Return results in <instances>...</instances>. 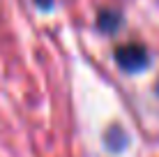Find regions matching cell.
<instances>
[{"label":"cell","mask_w":159,"mask_h":157,"mask_svg":"<svg viewBox=\"0 0 159 157\" xmlns=\"http://www.w3.org/2000/svg\"><path fill=\"white\" fill-rule=\"evenodd\" d=\"M116 62L125 72H141L148 67V48L141 44H122L116 48Z\"/></svg>","instance_id":"obj_1"},{"label":"cell","mask_w":159,"mask_h":157,"mask_svg":"<svg viewBox=\"0 0 159 157\" xmlns=\"http://www.w3.org/2000/svg\"><path fill=\"white\" fill-rule=\"evenodd\" d=\"M97 23H99V28L104 32H116L120 28V23H122V14L116 12V9H104L97 16Z\"/></svg>","instance_id":"obj_2"},{"label":"cell","mask_w":159,"mask_h":157,"mask_svg":"<svg viewBox=\"0 0 159 157\" xmlns=\"http://www.w3.org/2000/svg\"><path fill=\"white\" fill-rule=\"evenodd\" d=\"M35 2L39 5L42 9H48V7H51V5H53V0H35Z\"/></svg>","instance_id":"obj_4"},{"label":"cell","mask_w":159,"mask_h":157,"mask_svg":"<svg viewBox=\"0 0 159 157\" xmlns=\"http://www.w3.org/2000/svg\"><path fill=\"white\" fill-rule=\"evenodd\" d=\"M106 143L111 145L113 150H120V148H122V143H125V134L120 132L118 127H113L111 134H106Z\"/></svg>","instance_id":"obj_3"}]
</instances>
